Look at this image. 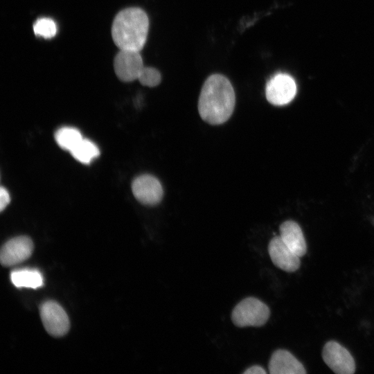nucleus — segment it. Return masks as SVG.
Returning <instances> with one entry per match:
<instances>
[{
	"label": "nucleus",
	"instance_id": "6",
	"mask_svg": "<svg viewBox=\"0 0 374 374\" xmlns=\"http://www.w3.org/2000/svg\"><path fill=\"white\" fill-rule=\"evenodd\" d=\"M40 317L46 330L52 336H64L69 330L68 315L57 302L48 301L40 306Z\"/></svg>",
	"mask_w": 374,
	"mask_h": 374
},
{
	"label": "nucleus",
	"instance_id": "19",
	"mask_svg": "<svg viewBox=\"0 0 374 374\" xmlns=\"http://www.w3.org/2000/svg\"><path fill=\"white\" fill-rule=\"evenodd\" d=\"M243 374H266L267 371L259 365H253L242 372Z\"/></svg>",
	"mask_w": 374,
	"mask_h": 374
},
{
	"label": "nucleus",
	"instance_id": "7",
	"mask_svg": "<svg viewBox=\"0 0 374 374\" xmlns=\"http://www.w3.org/2000/svg\"><path fill=\"white\" fill-rule=\"evenodd\" d=\"M143 67L142 57L137 51L120 50L114 60L115 73L123 82L138 80Z\"/></svg>",
	"mask_w": 374,
	"mask_h": 374
},
{
	"label": "nucleus",
	"instance_id": "1",
	"mask_svg": "<svg viewBox=\"0 0 374 374\" xmlns=\"http://www.w3.org/2000/svg\"><path fill=\"white\" fill-rule=\"evenodd\" d=\"M235 95L229 79L213 74L204 82L198 100L202 119L211 125H220L229 120L234 110Z\"/></svg>",
	"mask_w": 374,
	"mask_h": 374
},
{
	"label": "nucleus",
	"instance_id": "8",
	"mask_svg": "<svg viewBox=\"0 0 374 374\" xmlns=\"http://www.w3.org/2000/svg\"><path fill=\"white\" fill-rule=\"evenodd\" d=\"M132 190L139 202L148 206L160 203L163 195L161 184L151 175H142L135 178L132 184Z\"/></svg>",
	"mask_w": 374,
	"mask_h": 374
},
{
	"label": "nucleus",
	"instance_id": "17",
	"mask_svg": "<svg viewBox=\"0 0 374 374\" xmlns=\"http://www.w3.org/2000/svg\"><path fill=\"white\" fill-rule=\"evenodd\" d=\"M138 80L144 86L154 87L161 82V75L157 69L150 66H144Z\"/></svg>",
	"mask_w": 374,
	"mask_h": 374
},
{
	"label": "nucleus",
	"instance_id": "2",
	"mask_svg": "<svg viewBox=\"0 0 374 374\" xmlns=\"http://www.w3.org/2000/svg\"><path fill=\"white\" fill-rule=\"evenodd\" d=\"M149 30L147 14L139 8L120 11L112 26V36L120 50L140 51L145 44Z\"/></svg>",
	"mask_w": 374,
	"mask_h": 374
},
{
	"label": "nucleus",
	"instance_id": "13",
	"mask_svg": "<svg viewBox=\"0 0 374 374\" xmlns=\"http://www.w3.org/2000/svg\"><path fill=\"white\" fill-rule=\"evenodd\" d=\"M12 284L18 287L37 289L44 285V278L37 269L24 268L14 270L10 273Z\"/></svg>",
	"mask_w": 374,
	"mask_h": 374
},
{
	"label": "nucleus",
	"instance_id": "5",
	"mask_svg": "<svg viewBox=\"0 0 374 374\" xmlns=\"http://www.w3.org/2000/svg\"><path fill=\"white\" fill-rule=\"evenodd\" d=\"M322 357L326 364L335 373L353 374L355 372L353 357L337 341H330L325 344Z\"/></svg>",
	"mask_w": 374,
	"mask_h": 374
},
{
	"label": "nucleus",
	"instance_id": "18",
	"mask_svg": "<svg viewBox=\"0 0 374 374\" xmlns=\"http://www.w3.org/2000/svg\"><path fill=\"white\" fill-rule=\"evenodd\" d=\"M10 201V195L6 188H0V210L2 211Z\"/></svg>",
	"mask_w": 374,
	"mask_h": 374
},
{
	"label": "nucleus",
	"instance_id": "10",
	"mask_svg": "<svg viewBox=\"0 0 374 374\" xmlns=\"http://www.w3.org/2000/svg\"><path fill=\"white\" fill-rule=\"evenodd\" d=\"M268 252L273 263L285 271L294 272L300 267V257L284 243L280 235L271 238Z\"/></svg>",
	"mask_w": 374,
	"mask_h": 374
},
{
	"label": "nucleus",
	"instance_id": "14",
	"mask_svg": "<svg viewBox=\"0 0 374 374\" xmlns=\"http://www.w3.org/2000/svg\"><path fill=\"white\" fill-rule=\"evenodd\" d=\"M55 139L61 148L71 152L83 137L78 130L71 127H63L55 132Z\"/></svg>",
	"mask_w": 374,
	"mask_h": 374
},
{
	"label": "nucleus",
	"instance_id": "16",
	"mask_svg": "<svg viewBox=\"0 0 374 374\" xmlns=\"http://www.w3.org/2000/svg\"><path fill=\"white\" fill-rule=\"evenodd\" d=\"M33 30L36 35L50 39L56 35L57 26L55 22L50 18H39L34 23Z\"/></svg>",
	"mask_w": 374,
	"mask_h": 374
},
{
	"label": "nucleus",
	"instance_id": "4",
	"mask_svg": "<svg viewBox=\"0 0 374 374\" xmlns=\"http://www.w3.org/2000/svg\"><path fill=\"white\" fill-rule=\"evenodd\" d=\"M296 93V84L294 78L279 73L271 77L266 84L265 96L267 101L276 106L290 103Z\"/></svg>",
	"mask_w": 374,
	"mask_h": 374
},
{
	"label": "nucleus",
	"instance_id": "3",
	"mask_svg": "<svg viewBox=\"0 0 374 374\" xmlns=\"http://www.w3.org/2000/svg\"><path fill=\"white\" fill-rule=\"evenodd\" d=\"M270 310L268 306L254 297H247L239 302L231 313V320L239 328L260 327L268 321Z\"/></svg>",
	"mask_w": 374,
	"mask_h": 374
},
{
	"label": "nucleus",
	"instance_id": "9",
	"mask_svg": "<svg viewBox=\"0 0 374 374\" xmlns=\"http://www.w3.org/2000/svg\"><path fill=\"white\" fill-rule=\"evenodd\" d=\"M33 250V243L30 238L19 236L12 238L1 247V263L5 267L16 265L27 260Z\"/></svg>",
	"mask_w": 374,
	"mask_h": 374
},
{
	"label": "nucleus",
	"instance_id": "11",
	"mask_svg": "<svg viewBox=\"0 0 374 374\" xmlns=\"http://www.w3.org/2000/svg\"><path fill=\"white\" fill-rule=\"evenodd\" d=\"M270 374H304L306 371L303 364L288 350H275L269 359Z\"/></svg>",
	"mask_w": 374,
	"mask_h": 374
},
{
	"label": "nucleus",
	"instance_id": "15",
	"mask_svg": "<svg viewBox=\"0 0 374 374\" xmlns=\"http://www.w3.org/2000/svg\"><path fill=\"white\" fill-rule=\"evenodd\" d=\"M70 152L76 160L85 164L89 163L100 154L96 145L84 138Z\"/></svg>",
	"mask_w": 374,
	"mask_h": 374
},
{
	"label": "nucleus",
	"instance_id": "12",
	"mask_svg": "<svg viewBox=\"0 0 374 374\" xmlns=\"http://www.w3.org/2000/svg\"><path fill=\"white\" fill-rule=\"evenodd\" d=\"M280 237L284 243L299 257L307 251L306 242L300 226L294 221L287 220L280 227Z\"/></svg>",
	"mask_w": 374,
	"mask_h": 374
}]
</instances>
